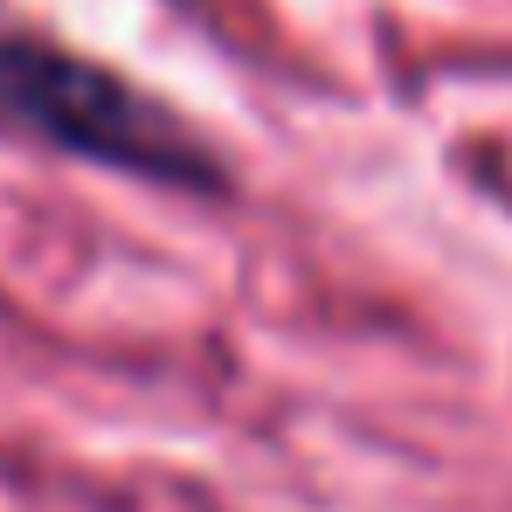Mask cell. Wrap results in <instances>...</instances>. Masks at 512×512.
Returning <instances> with one entry per match:
<instances>
[{"instance_id":"1","label":"cell","mask_w":512,"mask_h":512,"mask_svg":"<svg viewBox=\"0 0 512 512\" xmlns=\"http://www.w3.org/2000/svg\"><path fill=\"white\" fill-rule=\"evenodd\" d=\"M0 111L70 153L111 160V167H139L160 180H201L208 160L180 139L167 111H153L132 84H118L111 70H97L84 56L42 49L7 35L0 42Z\"/></svg>"}]
</instances>
